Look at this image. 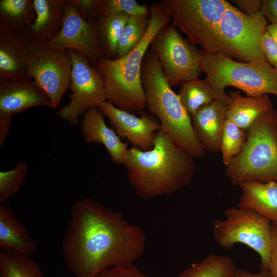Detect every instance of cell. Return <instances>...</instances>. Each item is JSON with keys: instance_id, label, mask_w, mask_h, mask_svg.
Returning a JSON list of instances; mask_svg holds the SVG:
<instances>
[{"instance_id": "obj_1", "label": "cell", "mask_w": 277, "mask_h": 277, "mask_svg": "<svg viewBox=\"0 0 277 277\" xmlns=\"http://www.w3.org/2000/svg\"><path fill=\"white\" fill-rule=\"evenodd\" d=\"M146 241L143 229L126 220L121 211L84 197L71 206L62 251L75 277H96L107 268L134 264Z\"/></svg>"}, {"instance_id": "obj_2", "label": "cell", "mask_w": 277, "mask_h": 277, "mask_svg": "<svg viewBox=\"0 0 277 277\" xmlns=\"http://www.w3.org/2000/svg\"><path fill=\"white\" fill-rule=\"evenodd\" d=\"M194 159L160 130L152 149L128 148L123 165L136 194L149 200L172 195L189 185L196 172Z\"/></svg>"}, {"instance_id": "obj_3", "label": "cell", "mask_w": 277, "mask_h": 277, "mask_svg": "<svg viewBox=\"0 0 277 277\" xmlns=\"http://www.w3.org/2000/svg\"><path fill=\"white\" fill-rule=\"evenodd\" d=\"M149 9V27L138 46L122 58H101L95 67L104 82L106 101L121 110L134 114H141L147 106L141 82L143 58L152 39L171 21L158 2L152 4Z\"/></svg>"}, {"instance_id": "obj_4", "label": "cell", "mask_w": 277, "mask_h": 277, "mask_svg": "<svg viewBox=\"0 0 277 277\" xmlns=\"http://www.w3.org/2000/svg\"><path fill=\"white\" fill-rule=\"evenodd\" d=\"M141 82L145 92L146 108L159 120L161 130L193 158L204 157L206 151L195 133L191 116L169 85L160 63L149 49L142 62Z\"/></svg>"}, {"instance_id": "obj_5", "label": "cell", "mask_w": 277, "mask_h": 277, "mask_svg": "<svg viewBox=\"0 0 277 277\" xmlns=\"http://www.w3.org/2000/svg\"><path fill=\"white\" fill-rule=\"evenodd\" d=\"M239 153L226 166L234 185L251 181L277 182V109L260 115L247 130Z\"/></svg>"}, {"instance_id": "obj_6", "label": "cell", "mask_w": 277, "mask_h": 277, "mask_svg": "<svg viewBox=\"0 0 277 277\" xmlns=\"http://www.w3.org/2000/svg\"><path fill=\"white\" fill-rule=\"evenodd\" d=\"M201 71L215 93L218 100L228 106L230 97L225 89L232 86L248 96L272 94L277 96V69L266 60L243 62L221 53L207 54L203 51Z\"/></svg>"}, {"instance_id": "obj_7", "label": "cell", "mask_w": 277, "mask_h": 277, "mask_svg": "<svg viewBox=\"0 0 277 277\" xmlns=\"http://www.w3.org/2000/svg\"><path fill=\"white\" fill-rule=\"evenodd\" d=\"M226 0H159L171 23L207 54L220 53L219 26Z\"/></svg>"}, {"instance_id": "obj_8", "label": "cell", "mask_w": 277, "mask_h": 277, "mask_svg": "<svg viewBox=\"0 0 277 277\" xmlns=\"http://www.w3.org/2000/svg\"><path fill=\"white\" fill-rule=\"evenodd\" d=\"M224 214L225 219L213 222V236L216 244L226 249L243 244L260 255V268L269 269L272 223L246 208H229Z\"/></svg>"}, {"instance_id": "obj_9", "label": "cell", "mask_w": 277, "mask_h": 277, "mask_svg": "<svg viewBox=\"0 0 277 277\" xmlns=\"http://www.w3.org/2000/svg\"><path fill=\"white\" fill-rule=\"evenodd\" d=\"M267 22L261 10L247 14L228 2L219 26L220 53L243 62L266 60L262 39Z\"/></svg>"}, {"instance_id": "obj_10", "label": "cell", "mask_w": 277, "mask_h": 277, "mask_svg": "<svg viewBox=\"0 0 277 277\" xmlns=\"http://www.w3.org/2000/svg\"><path fill=\"white\" fill-rule=\"evenodd\" d=\"M149 49L160 63L171 87L199 78L202 72L203 51L184 38L172 23L158 32L152 39Z\"/></svg>"}, {"instance_id": "obj_11", "label": "cell", "mask_w": 277, "mask_h": 277, "mask_svg": "<svg viewBox=\"0 0 277 277\" xmlns=\"http://www.w3.org/2000/svg\"><path fill=\"white\" fill-rule=\"evenodd\" d=\"M72 60V70L69 94V103L60 108L56 115L71 125L79 123L89 109L99 107L106 101L103 79L82 54L74 50H67Z\"/></svg>"}, {"instance_id": "obj_12", "label": "cell", "mask_w": 277, "mask_h": 277, "mask_svg": "<svg viewBox=\"0 0 277 277\" xmlns=\"http://www.w3.org/2000/svg\"><path fill=\"white\" fill-rule=\"evenodd\" d=\"M30 78L45 91L55 110L70 88L72 60L66 50L50 49L33 41L28 57Z\"/></svg>"}, {"instance_id": "obj_13", "label": "cell", "mask_w": 277, "mask_h": 277, "mask_svg": "<svg viewBox=\"0 0 277 277\" xmlns=\"http://www.w3.org/2000/svg\"><path fill=\"white\" fill-rule=\"evenodd\" d=\"M63 10L61 31L52 40L41 44L50 49L75 50L95 69L98 61L104 58L97 38L96 21H85L70 0H65Z\"/></svg>"}, {"instance_id": "obj_14", "label": "cell", "mask_w": 277, "mask_h": 277, "mask_svg": "<svg viewBox=\"0 0 277 277\" xmlns=\"http://www.w3.org/2000/svg\"><path fill=\"white\" fill-rule=\"evenodd\" d=\"M98 108L120 138L127 139L132 146L142 150L152 149L156 133L161 129L155 116L145 111L137 116L117 108L108 101Z\"/></svg>"}, {"instance_id": "obj_15", "label": "cell", "mask_w": 277, "mask_h": 277, "mask_svg": "<svg viewBox=\"0 0 277 277\" xmlns=\"http://www.w3.org/2000/svg\"><path fill=\"white\" fill-rule=\"evenodd\" d=\"M51 108L45 91L31 78L0 80V116L12 118L30 108Z\"/></svg>"}, {"instance_id": "obj_16", "label": "cell", "mask_w": 277, "mask_h": 277, "mask_svg": "<svg viewBox=\"0 0 277 277\" xmlns=\"http://www.w3.org/2000/svg\"><path fill=\"white\" fill-rule=\"evenodd\" d=\"M32 42L29 34L0 30V80L31 78L28 57Z\"/></svg>"}, {"instance_id": "obj_17", "label": "cell", "mask_w": 277, "mask_h": 277, "mask_svg": "<svg viewBox=\"0 0 277 277\" xmlns=\"http://www.w3.org/2000/svg\"><path fill=\"white\" fill-rule=\"evenodd\" d=\"M81 130L85 143L102 144L114 163L123 165L128 143L123 142L115 131L106 125L99 108H90L83 115Z\"/></svg>"}, {"instance_id": "obj_18", "label": "cell", "mask_w": 277, "mask_h": 277, "mask_svg": "<svg viewBox=\"0 0 277 277\" xmlns=\"http://www.w3.org/2000/svg\"><path fill=\"white\" fill-rule=\"evenodd\" d=\"M227 108L225 103L214 100L201 107L191 116L195 133L205 151H220Z\"/></svg>"}, {"instance_id": "obj_19", "label": "cell", "mask_w": 277, "mask_h": 277, "mask_svg": "<svg viewBox=\"0 0 277 277\" xmlns=\"http://www.w3.org/2000/svg\"><path fill=\"white\" fill-rule=\"evenodd\" d=\"M0 247L30 255L38 251L36 241L7 202L0 203Z\"/></svg>"}, {"instance_id": "obj_20", "label": "cell", "mask_w": 277, "mask_h": 277, "mask_svg": "<svg viewBox=\"0 0 277 277\" xmlns=\"http://www.w3.org/2000/svg\"><path fill=\"white\" fill-rule=\"evenodd\" d=\"M242 194L238 207L251 209L277 223V182L246 181L239 185Z\"/></svg>"}, {"instance_id": "obj_21", "label": "cell", "mask_w": 277, "mask_h": 277, "mask_svg": "<svg viewBox=\"0 0 277 277\" xmlns=\"http://www.w3.org/2000/svg\"><path fill=\"white\" fill-rule=\"evenodd\" d=\"M65 0H33L36 13L29 35L34 42L44 44L54 39L62 30Z\"/></svg>"}, {"instance_id": "obj_22", "label": "cell", "mask_w": 277, "mask_h": 277, "mask_svg": "<svg viewBox=\"0 0 277 277\" xmlns=\"http://www.w3.org/2000/svg\"><path fill=\"white\" fill-rule=\"evenodd\" d=\"M230 103L228 106L226 117L239 127L247 131L262 114L273 108L267 94L243 96L240 91L228 93Z\"/></svg>"}, {"instance_id": "obj_23", "label": "cell", "mask_w": 277, "mask_h": 277, "mask_svg": "<svg viewBox=\"0 0 277 277\" xmlns=\"http://www.w3.org/2000/svg\"><path fill=\"white\" fill-rule=\"evenodd\" d=\"M36 17L33 0L0 1V30L28 34Z\"/></svg>"}, {"instance_id": "obj_24", "label": "cell", "mask_w": 277, "mask_h": 277, "mask_svg": "<svg viewBox=\"0 0 277 277\" xmlns=\"http://www.w3.org/2000/svg\"><path fill=\"white\" fill-rule=\"evenodd\" d=\"M129 17L128 14L121 13L96 21L97 38L104 58H116L118 42Z\"/></svg>"}, {"instance_id": "obj_25", "label": "cell", "mask_w": 277, "mask_h": 277, "mask_svg": "<svg viewBox=\"0 0 277 277\" xmlns=\"http://www.w3.org/2000/svg\"><path fill=\"white\" fill-rule=\"evenodd\" d=\"M180 86L177 94L183 107L190 116L201 107L218 100L213 89L205 79L191 80Z\"/></svg>"}, {"instance_id": "obj_26", "label": "cell", "mask_w": 277, "mask_h": 277, "mask_svg": "<svg viewBox=\"0 0 277 277\" xmlns=\"http://www.w3.org/2000/svg\"><path fill=\"white\" fill-rule=\"evenodd\" d=\"M0 277H46L31 255L11 251H0Z\"/></svg>"}, {"instance_id": "obj_27", "label": "cell", "mask_w": 277, "mask_h": 277, "mask_svg": "<svg viewBox=\"0 0 277 277\" xmlns=\"http://www.w3.org/2000/svg\"><path fill=\"white\" fill-rule=\"evenodd\" d=\"M236 268L231 257L210 254L192 264L179 277H231Z\"/></svg>"}, {"instance_id": "obj_28", "label": "cell", "mask_w": 277, "mask_h": 277, "mask_svg": "<svg viewBox=\"0 0 277 277\" xmlns=\"http://www.w3.org/2000/svg\"><path fill=\"white\" fill-rule=\"evenodd\" d=\"M149 22V17H129L118 42L116 58L126 56L138 46L147 31Z\"/></svg>"}, {"instance_id": "obj_29", "label": "cell", "mask_w": 277, "mask_h": 277, "mask_svg": "<svg viewBox=\"0 0 277 277\" xmlns=\"http://www.w3.org/2000/svg\"><path fill=\"white\" fill-rule=\"evenodd\" d=\"M246 137L245 130L239 127L232 121L227 119L226 120L220 148L225 166L239 153Z\"/></svg>"}, {"instance_id": "obj_30", "label": "cell", "mask_w": 277, "mask_h": 277, "mask_svg": "<svg viewBox=\"0 0 277 277\" xmlns=\"http://www.w3.org/2000/svg\"><path fill=\"white\" fill-rule=\"evenodd\" d=\"M28 173V164L18 163L9 170L0 172V203L6 201L18 192L24 185Z\"/></svg>"}, {"instance_id": "obj_31", "label": "cell", "mask_w": 277, "mask_h": 277, "mask_svg": "<svg viewBox=\"0 0 277 277\" xmlns=\"http://www.w3.org/2000/svg\"><path fill=\"white\" fill-rule=\"evenodd\" d=\"M121 13L130 16L149 17L150 9L147 5L139 4L135 0H103L98 19Z\"/></svg>"}, {"instance_id": "obj_32", "label": "cell", "mask_w": 277, "mask_h": 277, "mask_svg": "<svg viewBox=\"0 0 277 277\" xmlns=\"http://www.w3.org/2000/svg\"><path fill=\"white\" fill-rule=\"evenodd\" d=\"M80 16L86 22L92 23L98 19L103 0H70Z\"/></svg>"}, {"instance_id": "obj_33", "label": "cell", "mask_w": 277, "mask_h": 277, "mask_svg": "<svg viewBox=\"0 0 277 277\" xmlns=\"http://www.w3.org/2000/svg\"><path fill=\"white\" fill-rule=\"evenodd\" d=\"M96 277H151L143 273L134 264L124 267H113L107 268Z\"/></svg>"}, {"instance_id": "obj_34", "label": "cell", "mask_w": 277, "mask_h": 277, "mask_svg": "<svg viewBox=\"0 0 277 277\" xmlns=\"http://www.w3.org/2000/svg\"><path fill=\"white\" fill-rule=\"evenodd\" d=\"M262 46L266 60L277 69V45L267 31L263 35Z\"/></svg>"}, {"instance_id": "obj_35", "label": "cell", "mask_w": 277, "mask_h": 277, "mask_svg": "<svg viewBox=\"0 0 277 277\" xmlns=\"http://www.w3.org/2000/svg\"><path fill=\"white\" fill-rule=\"evenodd\" d=\"M269 269L272 277H277V223H272Z\"/></svg>"}, {"instance_id": "obj_36", "label": "cell", "mask_w": 277, "mask_h": 277, "mask_svg": "<svg viewBox=\"0 0 277 277\" xmlns=\"http://www.w3.org/2000/svg\"><path fill=\"white\" fill-rule=\"evenodd\" d=\"M261 11L271 24H277V0H263Z\"/></svg>"}, {"instance_id": "obj_37", "label": "cell", "mask_w": 277, "mask_h": 277, "mask_svg": "<svg viewBox=\"0 0 277 277\" xmlns=\"http://www.w3.org/2000/svg\"><path fill=\"white\" fill-rule=\"evenodd\" d=\"M235 6L244 10L247 14H253L261 10V0H233L231 1Z\"/></svg>"}, {"instance_id": "obj_38", "label": "cell", "mask_w": 277, "mask_h": 277, "mask_svg": "<svg viewBox=\"0 0 277 277\" xmlns=\"http://www.w3.org/2000/svg\"><path fill=\"white\" fill-rule=\"evenodd\" d=\"M258 273H252L249 271L236 268L231 277H272L269 269L260 268Z\"/></svg>"}, {"instance_id": "obj_39", "label": "cell", "mask_w": 277, "mask_h": 277, "mask_svg": "<svg viewBox=\"0 0 277 277\" xmlns=\"http://www.w3.org/2000/svg\"><path fill=\"white\" fill-rule=\"evenodd\" d=\"M12 118L0 116V146H3L10 128Z\"/></svg>"}, {"instance_id": "obj_40", "label": "cell", "mask_w": 277, "mask_h": 277, "mask_svg": "<svg viewBox=\"0 0 277 277\" xmlns=\"http://www.w3.org/2000/svg\"><path fill=\"white\" fill-rule=\"evenodd\" d=\"M267 31L277 45V24H270L268 25Z\"/></svg>"}]
</instances>
